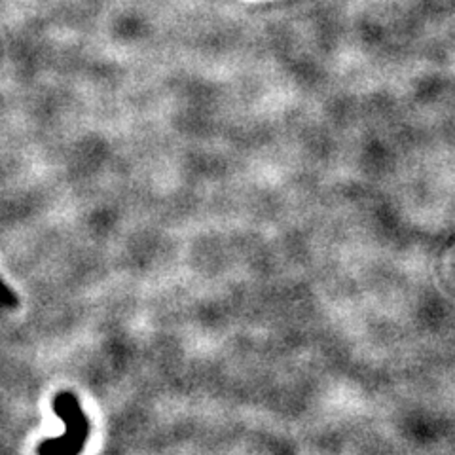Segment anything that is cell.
Segmentation results:
<instances>
[{"label": "cell", "instance_id": "6da1fadb", "mask_svg": "<svg viewBox=\"0 0 455 455\" xmlns=\"http://www.w3.org/2000/svg\"><path fill=\"white\" fill-rule=\"evenodd\" d=\"M53 410L65 421L67 433L44 440L38 446V455H80L90 435V423L84 416L78 398L73 393L63 391L55 396Z\"/></svg>", "mask_w": 455, "mask_h": 455}, {"label": "cell", "instance_id": "7a4b0ae2", "mask_svg": "<svg viewBox=\"0 0 455 455\" xmlns=\"http://www.w3.org/2000/svg\"><path fill=\"white\" fill-rule=\"evenodd\" d=\"M16 306H18V296L8 289V284L3 279H0V307L13 309Z\"/></svg>", "mask_w": 455, "mask_h": 455}]
</instances>
